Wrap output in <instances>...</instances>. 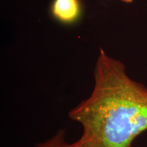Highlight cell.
Listing matches in <instances>:
<instances>
[{"label":"cell","instance_id":"6da1fadb","mask_svg":"<svg viewBox=\"0 0 147 147\" xmlns=\"http://www.w3.org/2000/svg\"><path fill=\"white\" fill-rule=\"evenodd\" d=\"M89 98L69 113L82 135L72 147H132L147 129V88L132 80L121 61L100 48Z\"/></svg>","mask_w":147,"mask_h":147},{"label":"cell","instance_id":"277c9868","mask_svg":"<svg viewBox=\"0 0 147 147\" xmlns=\"http://www.w3.org/2000/svg\"><path fill=\"white\" fill-rule=\"evenodd\" d=\"M122 1H123V2H125V3H131L133 2V1L134 0H121Z\"/></svg>","mask_w":147,"mask_h":147},{"label":"cell","instance_id":"3957f363","mask_svg":"<svg viewBox=\"0 0 147 147\" xmlns=\"http://www.w3.org/2000/svg\"><path fill=\"white\" fill-rule=\"evenodd\" d=\"M70 144L66 142L63 137L55 136L51 137L45 142L37 144L35 147H71Z\"/></svg>","mask_w":147,"mask_h":147},{"label":"cell","instance_id":"7a4b0ae2","mask_svg":"<svg viewBox=\"0 0 147 147\" xmlns=\"http://www.w3.org/2000/svg\"><path fill=\"white\" fill-rule=\"evenodd\" d=\"M52 12L57 19L64 22L75 20L80 13L79 0H54Z\"/></svg>","mask_w":147,"mask_h":147}]
</instances>
